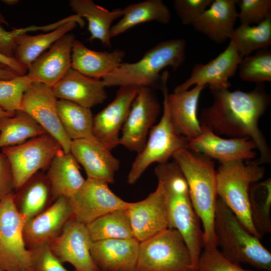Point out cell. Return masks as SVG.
Segmentation results:
<instances>
[{
    "label": "cell",
    "instance_id": "19",
    "mask_svg": "<svg viewBox=\"0 0 271 271\" xmlns=\"http://www.w3.org/2000/svg\"><path fill=\"white\" fill-rule=\"evenodd\" d=\"M201 133L189 141V149L218 161L220 164L247 161L256 157L254 143L248 138L225 139L201 125Z\"/></svg>",
    "mask_w": 271,
    "mask_h": 271
},
{
    "label": "cell",
    "instance_id": "28",
    "mask_svg": "<svg viewBox=\"0 0 271 271\" xmlns=\"http://www.w3.org/2000/svg\"><path fill=\"white\" fill-rule=\"evenodd\" d=\"M69 6L76 15L87 21L90 34L89 41L98 40L104 47L110 48L111 24L122 17L123 9L109 11L95 4L92 0H71Z\"/></svg>",
    "mask_w": 271,
    "mask_h": 271
},
{
    "label": "cell",
    "instance_id": "5",
    "mask_svg": "<svg viewBox=\"0 0 271 271\" xmlns=\"http://www.w3.org/2000/svg\"><path fill=\"white\" fill-rule=\"evenodd\" d=\"M214 231L217 248L230 261L271 271V253L260 239L249 233L218 197Z\"/></svg>",
    "mask_w": 271,
    "mask_h": 271
},
{
    "label": "cell",
    "instance_id": "32",
    "mask_svg": "<svg viewBox=\"0 0 271 271\" xmlns=\"http://www.w3.org/2000/svg\"><path fill=\"white\" fill-rule=\"evenodd\" d=\"M57 109L62 126L71 141L86 140L100 144L93 133V116L90 108L59 99Z\"/></svg>",
    "mask_w": 271,
    "mask_h": 271
},
{
    "label": "cell",
    "instance_id": "37",
    "mask_svg": "<svg viewBox=\"0 0 271 271\" xmlns=\"http://www.w3.org/2000/svg\"><path fill=\"white\" fill-rule=\"evenodd\" d=\"M238 75L243 81L256 83L271 81V51L261 49L241 60Z\"/></svg>",
    "mask_w": 271,
    "mask_h": 271
},
{
    "label": "cell",
    "instance_id": "35",
    "mask_svg": "<svg viewBox=\"0 0 271 271\" xmlns=\"http://www.w3.org/2000/svg\"><path fill=\"white\" fill-rule=\"evenodd\" d=\"M86 226L92 241L134 238L125 210L106 214Z\"/></svg>",
    "mask_w": 271,
    "mask_h": 271
},
{
    "label": "cell",
    "instance_id": "1",
    "mask_svg": "<svg viewBox=\"0 0 271 271\" xmlns=\"http://www.w3.org/2000/svg\"><path fill=\"white\" fill-rule=\"evenodd\" d=\"M210 91L213 103L202 109L199 118L201 125L218 136L250 139L259 153L258 162H270V151L258 126L270 100L261 83L249 92L225 88Z\"/></svg>",
    "mask_w": 271,
    "mask_h": 271
},
{
    "label": "cell",
    "instance_id": "33",
    "mask_svg": "<svg viewBox=\"0 0 271 271\" xmlns=\"http://www.w3.org/2000/svg\"><path fill=\"white\" fill-rule=\"evenodd\" d=\"M45 133L32 117L19 110L14 116L0 119V149L19 145Z\"/></svg>",
    "mask_w": 271,
    "mask_h": 271
},
{
    "label": "cell",
    "instance_id": "42",
    "mask_svg": "<svg viewBox=\"0 0 271 271\" xmlns=\"http://www.w3.org/2000/svg\"><path fill=\"white\" fill-rule=\"evenodd\" d=\"M213 0H175L174 8L184 25L192 23L207 9Z\"/></svg>",
    "mask_w": 271,
    "mask_h": 271
},
{
    "label": "cell",
    "instance_id": "30",
    "mask_svg": "<svg viewBox=\"0 0 271 271\" xmlns=\"http://www.w3.org/2000/svg\"><path fill=\"white\" fill-rule=\"evenodd\" d=\"M119 21L111 26V39L142 23L156 21L166 24L170 22V9L162 0H147L131 4L124 9Z\"/></svg>",
    "mask_w": 271,
    "mask_h": 271
},
{
    "label": "cell",
    "instance_id": "31",
    "mask_svg": "<svg viewBox=\"0 0 271 271\" xmlns=\"http://www.w3.org/2000/svg\"><path fill=\"white\" fill-rule=\"evenodd\" d=\"M77 24L76 21H70L45 34L37 35L23 34L17 36L15 38L17 47L14 58L28 69L33 62L45 50L74 29Z\"/></svg>",
    "mask_w": 271,
    "mask_h": 271
},
{
    "label": "cell",
    "instance_id": "10",
    "mask_svg": "<svg viewBox=\"0 0 271 271\" xmlns=\"http://www.w3.org/2000/svg\"><path fill=\"white\" fill-rule=\"evenodd\" d=\"M59 143L48 133L31 139L17 146L2 149L10 164L15 190L39 171L47 170L59 151Z\"/></svg>",
    "mask_w": 271,
    "mask_h": 271
},
{
    "label": "cell",
    "instance_id": "34",
    "mask_svg": "<svg viewBox=\"0 0 271 271\" xmlns=\"http://www.w3.org/2000/svg\"><path fill=\"white\" fill-rule=\"evenodd\" d=\"M229 42L242 58L255 50L267 49L271 45V17L255 25L240 24L234 28Z\"/></svg>",
    "mask_w": 271,
    "mask_h": 271
},
{
    "label": "cell",
    "instance_id": "4",
    "mask_svg": "<svg viewBox=\"0 0 271 271\" xmlns=\"http://www.w3.org/2000/svg\"><path fill=\"white\" fill-rule=\"evenodd\" d=\"M186 42L184 39L160 42L147 51L134 63H121L112 72L102 78L105 87H156L160 81V72L170 67L176 71L186 58Z\"/></svg>",
    "mask_w": 271,
    "mask_h": 271
},
{
    "label": "cell",
    "instance_id": "20",
    "mask_svg": "<svg viewBox=\"0 0 271 271\" xmlns=\"http://www.w3.org/2000/svg\"><path fill=\"white\" fill-rule=\"evenodd\" d=\"M76 38L68 33L55 42L49 50L39 56L28 69L32 82L52 87L71 68V55Z\"/></svg>",
    "mask_w": 271,
    "mask_h": 271
},
{
    "label": "cell",
    "instance_id": "48",
    "mask_svg": "<svg viewBox=\"0 0 271 271\" xmlns=\"http://www.w3.org/2000/svg\"><path fill=\"white\" fill-rule=\"evenodd\" d=\"M2 2L9 6H13L18 3V0H3Z\"/></svg>",
    "mask_w": 271,
    "mask_h": 271
},
{
    "label": "cell",
    "instance_id": "39",
    "mask_svg": "<svg viewBox=\"0 0 271 271\" xmlns=\"http://www.w3.org/2000/svg\"><path fill=\"white\" fill-rule=\"evenodd\" d=\"M241 25H257L271 17L270 0H237Z\"/></svg>",
    "mask_w": 271,
    "mask_h": 271
},
{
    "label": "cell",
    "instance_id": "9",
    "mask_svg": "<svg viewBox=\"0 0 271 271\" xmlns=\"http://www.w3.org/2000/svg\"><path fill=\"white\" fill-rule=\"evenodd\" d=\"M26 221L19 212L12 193L0 200V268L33 271L31 250L26 245Z\"/></svg>",
    "mask_w": 271,
    "mask_h": 271
},
{
    "label": "cell",
    "instance_id": "13",
    "mask_svg": "<svg viewBox=\"0 0 271 271\" xmlns=\"http://www.w3.org/2000/svg\"><path fill=\"white\" fill-rule=\"evenodd\" d=\"M161 107L153 88L140 87L121 128L119 145L139 153L147 140L149 131L156 121Z\"/></svg>",
    "mask_w": 271,
    "mask_h": 271
},
{
    "label": "cell",
    "instance_id": "6",
    "mask_svg": "<svg viewBox=\"0 0 271 271\" xmlns=\"http://www.w3.org/2000/svg\"><path fill=\"white\" fill-rule=\"evenodd\" d=\"M260 165L258 161H236L221 164L216 171L218 197L242 225L260 239L251 217L249 191L251 185L264 176L265 170Z\"/></svg>",
    "mask_w": 271,
    "mask_h": 271
},
{
    "label": "cell",
    "instance_id": "29",
    "mask_svg": "<svg viewBox=\"0 0 271 271\" xmlns=\"http://www.w3.org/2000/svg\"><path fill=\"white\" fill-rule=\"evenodd\" d=\"M14 193L16 207L26 222L37 216L52 201L51 186L43 171H39Z\"/></svg>",
    "mask_w": 271,
    "mask_h": 271
},
{
    "label": "cell",
    "instance_id": "14",
    "mask_svg": "<svg viewBox=\"0 0 271 271\" xmlns=\"http://www.w3.org/2000/svg\"><path fill=\"white\" fill-rule=\"evenodd\" d=\"M92 242L86 225L72 217L49 245L62 263H70L75 271H99L90 252Z\"/></svg>",
    "mask_w": 271,
    "mask_h": 271
},
{
    "label": "cell",
    "instance_id": "43",
    "mask_svg": "<svg viewBox=\"0 0 271 271\" xmlns=\"http://www.w3.org/2000/svg\"><path fill=\"white\" fill-rule=\"evenodd\" d=\"M29 32H31L30 27L7 31L0 25V53L14 58V53L17 47L15 42L16 37L19 35L27 34Z\"/></svg>",
    "mask_w": 271,
    "mask_h": 271
},
{
    "label": "cell",
    "instance_id": "40",
    "mask_svg": "<svg viewBox=\"0 0 271 271\" xmlns=\"http://www.w3.org/2000/svg\"><path fill=\"white\" fill-rule=\"evenodd\" d=\"M197 271H250L226 258L217 247L204 249L197 264Z\"/></svg>",
    "mask_w": 271,
    "mask_h": 271
},
{
    "label": "cell",
    "instance_id": "15",
    "mask_svg": "<svg viewBox=\"0 0 271 271\" xmlns=\"http://www.w3.org/2000/svg\"><path fill=\"white\" fill-rule=\"evenodd\" d=\"M125 210L133 237L140 242L169 228L164 189L159 181L153 192L142 201L130 202Z\"/></svg>",
    "mask_w": 271,
    "mask_h": 271
},
{
    "label": "cell",
    "instance_id": "38",
    "mask_svg": "<svg viewBox=\"0 0 271 271\" xmlns=\"http://www.w3.org/2000/svg\"><path fill=\"white\" fill-rule=\"evenodd\" d=\"M31 83L27 75L0 79V107L10 112L20 110L23 94Z\"/></svg>",
    "mask_w": 271,
    "mask_h": 271
},
{
    "label": "cell",
    "instance_id": "22",
    "mask_svg": "<svg viewBox=\"0 0 271 271\" xmlns=\"http://www.w3.org/2000/svg\"><path fill=\"white\" fill-rule=\"evenodd\" d=\"M70 152L84 169L87 178L107 184L114 182L120 161L112 155L110 150L100 144L78 140L72 141Z\"/></svg>",
    "mask_w": 271,
    "mask_h": 271
},
{
    "label": "cell",
    "instance_id": "17",
    "mask_svg": "<svg viewBox=\"0 0 271 271\" xmlns=\"http://www.w3.org/2000/svg\"><path fill=\"white\" fill-rule=\"evenodd\" d=\"M238 52L230 42L217 57L205 64L198 63L192 69L190 77L175 87L174 92L187 90L198 85H209L210 90L229 88V78L233 76L242 60Z\"/></svg>",
    "mask_w": 271,
    "mask_h": 271
},
{
    "label": "cell",
    "instance_id": "46",
    "mask_svg": "<svg viewBox=\"0 0 271 271\" xmlns=\"http://www.w3.org/2000/svg\"><path fill=\"white\" fill-rule=\"evenodd\" d=\"M18 76L19 75L10 67L0 63V79H11Z\"/></svg>",
    "mask_w": 271,
    "mask_h": 271
},
{
    "label": "cell",
    "instance_id": "12",
    "mask_svg": "<svg viewBox=\"0 0 271 271\" xmlns=\"http://www.w3.org/2000/svg\"><path fill=\"white\" fill-rule=\"evenodd\" d=\"M68 199L72 217L85 225L111 212L126 210L130 204L115 194L107 183L89 178Z\"/></svg>",
    "mask_w": 271,
    "mask_h": 271
},
{
    "label": "cell",
    "instance_id": "21",
    "mask_svg": "<svg viewBox=\"0 0 271 271\" xmlns=\"http://www.w3.org/2000/svg\"><path fill=\"white\" fill-rule=\"evenodd\" d=\"M140 242L134 238L93 241L90 252L100 270L135 271Z\"/></svg>",
    "mask_w": 271,
    "mask_h": 271
},
{
    "label": "cell",
    "instance_id": "18",
    "mask_svg": "<svg viewBox=\"0 0 271 271\" xmlns=\"http://www.w3.org/2000/svg\"><path fill=\"white\" fill-rule=\"evenodd\" d=\"M68 198L60 197L41 213L26 222L23 234L27 247L33 249L49 244L72 217Z\"/></svg>",
    "mask_w": 271,
    "mask_h": 271
},
{
    "label": "cell",
    "instance_id": "7",
    "mask_svg": "<svg viewBox=\"0 0 271 271\" xmlns=\"http://www.w3.org/2000/svg\"><path fill=\"white\" fill-rule=\"evenodd\" d=\"M169 76V72L164 71L160 81L164 96L162 116L151 128L148 139L131 165L127 178L129 184H134L151 164L167 162L177 151L189 149V141L176 131L171 120L167 103Z\"/></svg>",
    "mask_w": 271,
    "mask_h": 271
},
{
    "label": "cell",
    "instance_id": "16",
    "mask_svg": "<svg viewBox=\"0 0 271 271\" xmlns=\"http://www.w3.org/2000/svg\"><path fill=\"white\" fill-rule=\"evenodd\" d=\"M139 89L134 86L119 87L114 99L93 117L95 138L110 151L119 145V131Z\"/></svg>",
    "mask_w": 271,
    "mask_h": 271
},
{
    "label": "cell",
    "instance_id": "3",
    "mask_svg": "<svg viewBox=\"0 0 271 271\" xmlns=\"http://www.w3.org/2000/svg\"><path fill=\"white\" fill-rule=\"evenodd\" d=\"M155 173L164 189L169 228L177 230L182 235L197 271L203 248V231L190 198L187 182L174 161L158 164Z\"/></svg>",
    "mask_w": 271,
    "mask_h": 271
},
{
    "label": "cell",
    "instance_id": "45",
    "mask_svg": "<svg viewBox=\"0 0 271 271\" xmlns=\"http://www.w3.org/2000/svg\"><path fill=\"white\" fill-rule=\"evenodd\" d=\"M0 63L6 65L16 72L19 75L27 74L28 68L20 63L15 58L7 56L0 53Z\"/></svg>",
    "mask_w": 271,
    "mask_h": 271
},
{
    "label": "cell",
    "instance_id": "41",
    "mask_svg": "<svg viewBox=\"0 0 271 271\" xmlns=\"http://www.w3.org/2000/svg\"><path fill=\"white\" fill-rule=\"evenodd\" d=\"M30 250L33 271H70L54 254L49 244Z\"/></svg>",
    "mask_w": 271,
    "mask_h": 271
},
{
    "label": "cell",
    "instance_id": "8",
    "mask_svg": "<svg viewBox=\"0 0 271 271\" xmlns=\"http://www.w3.org/2000/svg\"><path fill=\"white\" fill-rule=\"evenodd\" d=\"M135 271H196L181 233L168 228L140 242Z\"/></svg>",
    "mask_w": 271,
    "mask_h": 271
},
{
    "label": "cell",
    "instance_id": "47",
    "mask_svg": "<svg viewBox=\"0 0 271 271\" xmlns=\"http://www.w3.org/2000/svg\"><path fill=\"white\" fill-rule=\"evenodd\" d=\"M15 112L6 111L0 107V119L6 117L13 116Z\"/></svg>",
    "mask_w": 271,
    "mask_h": 271
},
{
    "label": "cell",
    "instance_id": "26",
    "mask_svg": "<svg viewBox=\"0 0 271 271\" xmlns=\"http://www.w3.org/2000/svg\"><path fill=\"white\" fill-rule=\"evenodd\" d=\"M122 50L112 52L97 51L86 47L80 41L75 39L71 55V68L88 77L103 78L122 63L125 56Z\"/></svg>",
    "mask_w": 271,
    "mask_h": 271
},
{
    "label": "cell",
    "instance_id": "50",
    "mask_svg": "<svg viewBox=\"0 0 271 271\" xmlns=\"http://www.w3.org/2000/svg\"><path fill=\"white\" fill-rule=\"evenodd\" d=\"M0 271H2L1 269V268H0Z\"/></svg>",
    "mask_w": 271,
    "mask_h": 271
},
{
    "label": "cell",
    "instance_id": "49",
    "mask_svg": "<svg viewBox=\"0 0 271 271\" xmlns=\"http://www.w3.org/2000/svg\"><path fill=\"white\" fill-rule=\"evenodd\" d=\"M2 24H5L7 25H9L8 22L6 20L4 16L0 12V25H2Z\"/></svg>",
    "mask_w": 271,
    "mask_h": 271
},
{
    "label": "cell",
    "instance_id": "2",
    "mask_svg": "<svg viewBox=\"0 0 271 271\" xmlns=\"http://www.w3.org/2000/svg\"><path fill=\"white\" fill-rule=\"evenodd\" d=\"M172 158L187 182L190 198L203 226V248L217 247L214 231L218 195L216 171L210 158L189 149L176 152Z\"/></svg>",
    "mask_w": 271,
    "mask_h": 271
},
{
    "label": "cell",
    "instance_id": "36",
    "mask_svg": "<svg viewBox=\"0 0 271 271\" xmlns=\"http://www.w3.org/2000/svg\"><path fill=\"white\" fill-rule=\"evenodd\" d=\"M249 205L254 227L261 238L271 232L270 179L252 184L249 191Z\"/></svg>",
    "mask_w": 271,
    "mask_h": 271
},
{
    "label": "cell",
    "instance_id": "23",
    "mask_svg": "<svg viewBox=\"0 0 271 271\" xmlns=\"http://www.w3.org/2000/svg\"><path fill=\"white\" fill-rule=\"evenodd\" d=\"M105 87L102 80L88 77L71 68L52 89L57 98L90 109L106 99Z\"/></svg>",
    "mask_w": 271,
    "mask_h": 271
},
{
    "label": "cell",
    "instance_id": "11",
    "mask_svg": "<svg viewBox=\"0 0 271 271\" xmlns=\"http://www.w3.org/2000/svg\"><path fill=\"white\" fill-rule=\"evenodd\" d=\"M57 99L52 87L42 83L32 82L23 94L20 110L29 114L53 137L64 152L69 153L72 141L60 120Z\"/></svg>",
    "mask_w": 271,
    "mask_h": 271
},
{
    "label": "cell",
    "instance_id": "24",
    "mask_svg": "<svg viewBox=\"0 0 271 271\" xmlns=\"http://www.w3.org/2000/svg\"><path fill=\"white\" fill-rule=\"evenodd\" d=\"M204 85L168 94L167 103L171 122L176 131L189 141L197 138L202 127L197 114L199 96Z\"/></svg>",
    "mask_w": 271,
    "mask_h": 271
},
{
    "label": "cell",
    "instance_id": "25",
    "mask_svg": "<svg viewBox=\"0 0 271 271\" xmlns=\"http://www.w3.org/2000/svg\"><path fill=\"white\" fill-rule=\"evenodd\" d=\"M237 2V0H213L192 26L216 43L226 42L229 40L238 19Z\"/></svg>",
    "mask_w": 271,
    "mask_h": 271
},
{
    "label": "cell",
    "instance_id": "44",
    "mask_svg": "<svg viewBox=\"0 0 271 271\" xmlns=\"http://www.w3.org/2000/svg\"><path fill=\"white\" fill-rule=\"evenodd\" d=\"M15 190L12 171L6 156L0 153V200Z\"/></svg>",
    "mask_w": 271,
    "mask_h": 271
},
{
    "label": "cell",
    "instance_id": "27",
    "mask_svg": "<svg viewBox=\"0 0 271 271\" xmlns=\"http://www.w3.org/2000/svg\"><path fill=\"white\" fill-rule=\"evenodd\" d=\"M52 201L60 197L69 198L82 186L85 181L80 171L79 163L72 154L58 151L47 170Z\"/></svg>",
    "mask_w": 271,
    "mask_h": 271
},
{
    "label": "cell",
    "instance_id": "51",
    "mask_svg": "<svg viewBox=\"0 0 271 271\" xmlns=\"http://www.w3.org/2000/svg\"><path fill=\"white\" fill-rule=\"evenodd\" d=\"M99 271H102V270H99Z\"/></svg>",
    "mask_w": 271,
    "mask_h": 271
}]
</instances>
